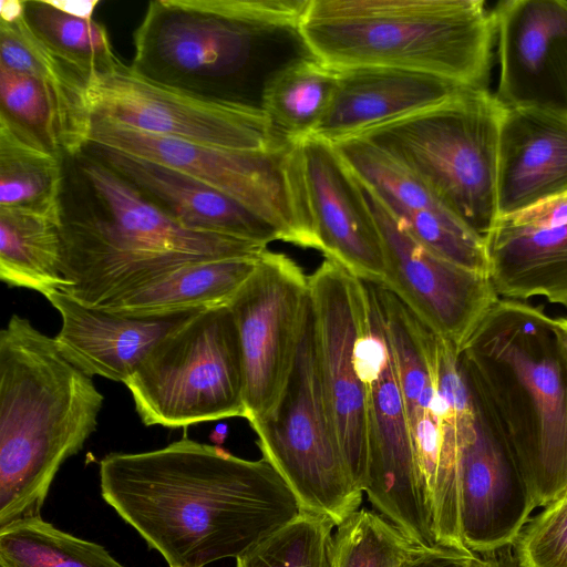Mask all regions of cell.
<instances>
[{"mask_svg": "<svg viewBox=\"0 0 567 567\" xmlns=\"http://www.w3.org/2000/svg\"><path fill=\"white\" fill-rule=\"evenodd\" d=\"M259 257L207 260L182 267L104 311L145 318L227 306L255 271Z\"/></svg>", "mask_w": 567, "mask_h": 567, "instance_id": "4316f807", "label": "cell"}, {"mask_svg": "<svg viewBox=\"0 0 567 567\" xmlns=\"http://www.w3.org/2000/svg\"><path fill=\"white\" fill-rule=\"evenodd\" d=\"M484 238L498 297L539 296L567 308V221L529 226L497 219Z\"/></svg>", "mask_w": 567, "mask_h": 567, "instance_id": "d4e9b609", "label": "cell"}, {"mask_svg": "<svg viewBox=\"0 0 567 567\" xmlns=\"http://www.w3.org/2000/svg\"><path fill=\"white\" fill-rule=\"evenodd\" d=\"M23 18L53 52L80 70L91 83L122 62L103 24L63 12L50 0H23Z\"/></svg>", "mask_w": 567, "mask_h": 567, "instance_id": "1f68e13d", "label": "cell"}, {"mask_svg": "<svg viewBox=\"0 0 567 567\" xmlns=\"http://www.w3.org/2000/svg\"><path fill=\"white\" fill-rule=\"evenodd\" d=\"M555 330L567 365V318L554 319Z\"/></svg>", "mask_w": 567, "mask_h": 567, "instance_id": "ab89813d", "label": "cell"}, {"mask_svg": "<svg viewBox=\"0 0 567 567\" xmlns=\"http://www.w3.org/2000/svg\"><path fill=\"white\" fill-rule=\"evenodd\" d=\"M103 499L169 567L238 558L302 511L266 460L189 439L100 463Z\"/></svg>", "mask_w": 567, "mask_h": 567, "instance_id": "6da1fadb", "label": "cell"}, {"mask_svg": "<svg viewBox=\"0 0 567 567\" xmlns=\"http://www.w3.org/2000/svg\"><path fill=\"white\" fill-rule=\"evenodd\" d=\"M480 567H520L515 556L513 546H506L488 553L481 554Z\"/></svg>", "mask_w": 567, "mask_h": 567, "instance_id": "8d00e7d4", "label": "cell"}, {"mask_svg": "<svg viewBox=\"0 0 567 567\" xmlns=\"http://www.w3.org/2000/svg\"><path fill=\"white\" fill-rule=\"evenodd\" d=\"M249 424L262 457L282 476L303 512L339 526L359 509L362 492L351 480L327 414L311 299L281 396L268 414Z\"/></svg>", "mask_w": 567, "mask_h": 567, "instance_id": "30bf717a", "label": "cell"}, {"mask_svg": "<svg viewBox=\"0 0 567 567\" xmlns=\"http://www.w3.org/2000/svg\"><path fill=\"white\" fill-rule=\"evenodd\" d=\"M503 110L489 90L463 87L439 104L355 136L405 166L445 207L484 237L497 219Z\"/></svg>", "mask_w": 567, "mask_h": 567, "instance_id": "52a82bcc", "label": "cell"}, {"mask_svg": "<svg viewBox=\"0 0 567 567\" xmlns=\"http://www.w3.org/2000/svg\"><path fill=\"white\" fill-rule=\"evenodd\" d=\"M372 285L392 349L414 458L429 507L440 455V336L392 291Z\"/></svg>", "mask_w": 567, "mask_h": 567, "instance_id": "d6986e66", "label": "cell"}, {"mask_svg": "<svg viewBox=\"0 0 567 567\" xmlns=\"http://www.w3.org/2000/svg\"><path fill=\"white\" fill-rule=\"evenodd\" d=\"M63 162L62 292L84 306L106 310L182 267L267 249L182 227L85 148Z\"/></svg>", "mask_w": 567, "mask_h": 567, "instance_id": "7a4b0ae2", "label": "cell"}, {"mask_svg": "<svg viewBox=\"0 0 567 567\" xmlns=\"http://www.w3.org/2000/svg\"><path fill=\"white\" fill-rule=\"evenodd\" d=\"M300 145L320 251L358 278L383 286V241L357 177L332 143L311 135Z\"/></svg>", "mask_w": 567, "mask_h": 567, "instance_id": "e0dca14e", "label": "cell"}, {"mask_svg": "<svg viewBox=\"0 0 567 567\" xmlns=\"http://www.w3.org/2000/svg\"><path fill=\"white\" fill-rule=\"evenodd\" d=\"M93 117L190 143L239 151L288 144L277 137L259 109L164 85L121 63L89 89Z\"/></svg>", "mask_w": 567, "mask_h": 567, "instance_id": "7c38bea8", "label": "cell"}, {"mask_svg": "<svg viewBox=\"0 0 567 567\" xmlns=\"http://www.w3.org/2000/svg\"><path fill=\"white\" fill-rule=\"evenodd\" d=\"M566 194L567 114L504 107L497 148V219Z\"/></svg>", "mask_w": 567, "mask_h": 567, "instance_id": "ffe728a7", "label": "cell"}, {"mask_svg": "<svg viewBox=\"0 0 567 567\" xmlns=\"http://www.w3.org/2000/svg\"><path fill=\"white\" fill-rule=\"evenodd\" d=\"M89 89L58 65L25 73L0 64V116L50 152L70 157L90 138Z\"/></svg>", "mask_w": 567, "mask_h": 567, "instance_id": "cb8c5ba5", "label": "cell"}, {"mask_svg": "<svg viewBox=\"0 0 567 567\" xmlns=\"http://www.w3.org/2000/svg\"><path fill=\"white\" fill-rule=\"evenodd\" d=\"M124 384L147 426L246 419L243 354L228 305L199 311L165 336Z\"/></svg>", "mask_w": 567, "mask_h": 567, "instance_id": "ba28073f", "label": "cell"}, {"mask_svg": "<svg viewBox=\"0 0 567 567\" xmlns=\"http://www.w3.org/2000/svg\"><path fill=\"white\" fill-rule=\"evenodd\" d=\"M482 556L440 546L421 547L401 567H480Z\"/></svg>", "mask_w": 567, "mask_h": 567, "instance_id": "d590c367", "label": "cell"}, {"mask_svg": "<svg viewBox=\"0 0 567 567\" xmlns=\"http://www.w3.org/2000/svg\"><path fill=\"white\" fill-rule=\"evenodd\" d=\"M338 72L309 54L274 74L261 99L272 133L288 144H299L313 135L332 100Z\"/></svg>", "mask_w": 567, "mask_h": 567, "instance_id": "83f0119b", "label": "cell"}, {"mask_svg": "<svg viewBox=\"0 0 567 567\" xmlns=\"http://www.w3.org/2000/svg\"><path fill=\"white\" fill-rule=\"evenodd\" d=\"M299 28L336 70L393 68L488 90L496 35L483 0H309Z\"/></svg>", "mask_w": 567, "mask_h": 567, "instance_id": "8992f818", "label": "cell"}, {"mask_svg": "<svg viewBox=\"0 0 567 567\" xmlns=\"http://www.w3.org/2000/svg\"><path fill=\"white\" fill-rule=\"evenodd\" d=\"M503 107L567 114V1L503 0L492 10Z\"/></svg>", "mask_w": 567, "mask_h": 567, "instance_id": "2e32d148", "label": "cell"}, {"mask_svg": "<svg viewBox=\"0 0 567 567\" xmlns=\"http://www.w3.org/2000/svg\"><path fill=\"white\" fill-rule=\"evenodd\" d=\"M368 310L355 348L365 385L369 465L364 492L373 507L422 547L436 546L415 463L392 349L372 282L364 281Z\"/></svg>", "mask_w": 567, "mask_h": 567, "instance_id": "8fae6325", "label": "cell"}, {"mask_svg": "<svg viewBox=\"0 0 567 567\" xmlns=\"http://www.w3.org/2000/svg\"><path fill=\"white\" fill-rule=\"evenodd\" d=\"M182 227L268 246L281 240L267 220L214 187L169 166L87 142L84 147Z\"/></svg>", "mask_w": 567, "mask_h": 567, "instance_id": "44dd1931", "label": "cell"}, {"mask_svg": "<svg viewBox=\"0 0 567 567\" xmlns=\"http://www.w3.org/2000/svg\"><path fill=\"white\" fill-rule=\"evenodd\" d=\"M308 2L151 1L134 32L131 68L164 85L261 110L274 74L311 54L299 28Z\"/></svg>", "mask_w": 567, "mask_h": 567, "instance_id": "277c9868", "label": "cell"}, {"mask_svg": "<svg viewBox=\"0 0 567 567\" xmlns=\"http://www.w3.org/2000/svg\"><path fill=\"white\" fill-rule=\"evenodd\" d=\"M0 279L7 286L44 297L62 291L59 220L13 208H0Z\"/></svg>", "mask_w": 567, "mask_h": 567, "instance_id": "f546056e", "label": "cell"}, {"mask_svg": "<svg viewBox=\"0 0 567 567\" xmlns=\"http://www.w3.org/2000/svg\"><path fill=\"white\" fill-rule=\"evenodd\" d=\"M513 549L520 567H567V493L528 519Z\"/></svg>", "mask_w": 567, "mask_h": 567, "instance_id": "e575fe53", "label": "cell"}, {"mask_svg": "<svg viewBox=\"0 0 567 567\" xmlns=\"http://www.w3.org/2000/svg\"><path fill=\"white\" fill-rule=\"evenodd\" d=\"M422 546L382 515L358 509L334 533L336 567H401Z\"/></svg>", "mask_w": 567, "mask_h": 567, "instance_id": "836d02e7", "label": "cell"}, {"mask_svg": "<svg viewBox=\"0 0 567 567\" xmlns=\"http://www.w3.org/2000/svg\"><path fill=\"white\" fill-rule=\"evenodd\" d=\"M475 406L476 426L460 455V524L466 548L484 554L513 546L535 505L514 458Z\"/></svg>", "mask_w": 567, "mask_h": 567, "instance_id": "ac0fdd59", "label": "cell"}, {"mask_svg": "<svg viewBox=\"0 0 567 567\" xmlns=\"http://www.w3.org/2000/svg\"><path fill=\"white\" fill-rule=\"evenodd\" d=\"M338 71L332 100L313 133L330 143L431 107L467 87L435 75L393 68Z\"/></svg>", "mask_w": 567, "mask_h": 567, "instance_id": "603a6c76", "label": "cell"}, {"mask_svg": "<svg viewBox=\"0 0 567 567\" xmlns=\"http://www.w3.org/2000/svg\"><path fill=\"white\" fill-rule=\"evenodd\" d=\"M53 6L59 8L65 13L71 16L92 19L95 7L99 0H50Z\"/></svg>", "mask_w": 567, "mask_h": 567, "instance_id": "74e56055", "label": "cell"}, {"mask_svg": "<svg viewBox=\"0 0 567 567\" xmlns=\"http://www.w3.org/2000/svg\"><path fill=\"white\" fill-rule=\"evenodd\" d=\"M103 402L53 338L10 318L0 331V528L40 516L61 465L96 431Z\"/></svg>", "mask_w": 567, "mask_h": 567, "instance_id": "5b68a950", "label": "cell"}, {"mask_svg": "<svg viewBox=\"0 0 567 567\" xmlns=\"http://www.w3.org/2000/svg\"><path fill=\"white\" fill-rule=\"evenodd\" d=\"M0 567H125L101 545L58 529L40 516L0 528Z\"/></svg>", "mask_w": 567, "mask_h": 567, "instance_id": "4dcf8cb0", "label": "cell"}, {"mask_svg": "<svg viewBox=\"0 0 567 567\" xmlns=\"http://www.w3.org/2000/svg\"><path fill=\"white\" fill-rule=\"evenodd\" d=\"M474 401L535 507L567 493V365L554 319L499 298L457 351Z\"/></svg>", "mask_w": 567, "mask_h": 567, "instance_id": "3957f363", "label": "cell"}, {"mask_svg": "<svg viewBox=\"0 0 567 567\" xmlns=\"http://www.w3.org/2000/svg\"><path fill=\"white\" fill-rule=\"evenodd\" d=\"M45 298L62 319L53 339L63 357L90 378L122 383L159 340L203 311L134 318L84 306L60 290Z\"/></svg>", "mask_w": 567, "mask_h": 567, "instance_id": "7402d4cb", "label": "cell"}, {"mask_svg": "<svg viewBox=\"0 0 567 567\" xmlns=\"http://www.w3.org/2000/svg\"><path fill=\"white\" fill-rule=\"evenodd\" d=\"M89 142L178 169L240 203L281 235L320 251L309 206L301 143L239 151L154 135L92 116Z\"/></svg>", "mask_w": 567, "mask_h": 567, "instance_id": "9c48e42d", "label": "cell"}, {"mask_svg": "<svg viewBox=\"0 0 567 567\" xmlns=\"http://www.w3.org/2000/svg\"><path fill=\"white\" fill-rule=\"evenodd\" d=\"M358 182L383 241V287L458 351L499 299L488 276L462 268L427 249Z\"/></svg>", "mask_w": 567, "mask_h": 567, "instance_id": "9a60e30c", "label": "cell"}, {"mask_svg": "<svg viewBox=\"0 0 567 567\" xmlns=\"http://www.w3.org/2000/svg\"><path fill=\"white\" fill-rule=\"evenodd\" d=\"M310 300L309 277L290 257L266 249L228 307L241 348L248 422L268 414L289 379Z\"/></svg>", "mask_w": 567, "mask_h": 567, "instance_id": "5bb4252c", "label": "cell"}, {"mask_svg": "<svg viewBox=\"0 0 567 567\" xmlns=\"http://www.w3.org/2000/svg\"><path fill=\"white\" fill-rule=\"evenodd\" d=\"M309 292L327 414L351 480L363 493L369 465V420L355 348L368 310L365 282L326 257L309 276Z\"/></svg>", "mask_w": 567, "mask_h": 567, "instance_id": "4fadbf2b", "label": "cell"}, {"mask_svg": "<svg viewBox=\"0 0 567 567\" xmlns=\"http://www.w3.org/2000/svg\"><path fill=\"white\" fill-rule=\"evenodd\" d=\"M63 182V157L0 116V208L59 220Z\"/></svg>", "mask_w": 567, "mask_h": 567, "instance_id": "f1b7e54d", "label": "cell"}, {"mask_svg": "<svg viewBox=\"0 0 567 567\" xmlns=\"http://www.w3.org/2000/svg\"><path fill=\"white\" fill-rule=\"evenodd\" d=\"M334 526L326 516L301 512L236 558V567H336Z\"/></svg>", "mask_w": 567, "mask_h": 567, "instance_id": "d6a6232c", "label": "cell"}, {"mask_svg": "<svg viewBox=\"0 0 567 567\" xmlns=\"http://www.w3.org/2000/svg\"><path fill=\"white\" fill-rule=\"evenodd\" d=\"M23 16V0H1L0 21L13 22Z\"/></svg>", "mask_w": 567, "mask_h": 567, "instance_id": "f35d334b", "label": "cell"}, {"mask_svg": "<svg viewBox=\"0 0 567 567\" xmlns=\"http://www.w3.org/2000/svg\"><path fill=\"white\" fill-rule=\"evenodd\" d=\"M440 455L429 509L436 546L470 551L460 524L458 468L464 442L476 426V406L460 365L457 349L440 337Z\"/></svg>", "mask_w": 567, "mask_h": 567, "instance_id": "484cf974", "label": "cell"}]
</instances>
